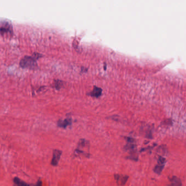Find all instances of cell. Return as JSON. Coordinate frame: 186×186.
I'll use <instances>...</instances> for the list:
<instances>
[{
  "label": "cell",
  "instance_id": "obj_3",
  "mask_svg": "<svg viewBox=\"0 0 186 186\" xmlns=\"http://www.w3.org/2000/svg\"><path fill=\"white\" fill-rule=\"evenodd\" d=\"M13 31V26L11 21L6 19L0 18V32L7 33Z\"/></svg>",
  "mask_w": 186,
  "mask_h": 186
},
{
  "label": "cell",
  "instance_id": "obj_7",
  "mask_svg": "<svg viewBox=\"0 0 186 186\" xmlns=\"http://www.w3.org/2000/svg\"><path fill=\"white\" fill-rule=\"evenodd\" d=\"M72 123V119L69 117L64 119H59L57 122V126L60 128H66L68 126L71 125Z\"/></svg>",
  "mask_w": 186,
  "mask_h": 186
},
{
  "label": "cell",
  "instance_id": "obj_12",
  "mask_svg": "<svg viewBox=\"0 0 186 186\" xmlns=\"http://www.w3.org/2000/svg\"><path fill=\"white\" fill-rule=\"evenodd\" d=\"M164 165H160V164H157L156 166L155 167V168L153 169L154 172H155L158 175H160L161 174V172H162L163 170L164 169Z\"/></svg>",
  "mask_w": 186,
  "mask_h": 186
},
{
  "label": "cell",
  "instance_id": "obj_10",
  "mask_svg": "<svg viewBox=\"0 0 186 186\" xmlns=\"http://www.w3.org/2000/svg\"><path fill=\"white\" fill-rule=\"evenodd\" d=\"M13 183H14L13 186H30L26 182H25V181L21 180L19 178L17 177L14 178Z\"/></svg>",
  "mask_w": 186,
  "mask_h": 186
},
{
  "label": "cell",
  "instance_id": "obj_4",
  "mask_svg": "<svg viewBox=\"0 0 186 186\" xmlns=\"http://www.w3.org/2000/svg\"><path fill=\"white\" fill-rule=\"evenodd\" d=\"M62 153V152L61 150H54L53 151V158L51 162V164L54 167H56L58 165Z\"/></svg>",
  "mask_w": 186,
  "mask_h": 186
},
{
  "label": "cell",
  "instance_id": "obj_2",
  "mask_svg": "<svg viewBox=\"0 0 186 186\" xmlns=\"http://www.w3.org/2000/svg\"><path fill=\"white\" fill-rule=\"evenodd\" d=\"M20 66L24 68H28L30 69L36 68L37 67V58L32 56H25L20 61Z\"/></svg>",
  "mask_w": 186,
  "mask_h": 186
},
{
  "label": "cell",
  "instance_id": "obj_5",
  "mask_svg": "<svg viewBox=\"0 0 186 186\" xmlns=\"http://www.w3.org/2000/svg\"><path fill=\"white\" fill-rule=\"evenodd\" d=\"M114 178L116 181V183L119 186L125 185L127 181H128L129 176L127 175H121V174H115Z\"/></svg>",
  "mask_w": 186,
  "mask_h": 186
},
{
  "label": "cell",
  "instance_id": "obj_8",
  "mask_svg": "<svg viewBox=\"0 0 186 186\" xmlns=\"http://www.w3.org/2000/svg\"><path fill=\"white\" fill-rule=\"evenodd\" d=\"M170 183L168 186H182V182L180 178L173 176L171 178H169Z\"/></svg>",
  "mask_w": 186,
  "mask_h": 186
},
{
  "label": "cell",
  "instance_id": "obj_11",
  "mask_svg": "<svg viewBox=\"0 0 186 186\" xmlns=\"http://www.w3.org/2000/svg\"><path fill=\"white\" fill-rule=\"evenodd\" d=\"M89 146H90V144L87 140H86V139H81L78 142L77 148L79 149H81V148H85V147H89Z\"/></svg>",
  "mask_w": 186,
  "mask_h": 186
},
{
  "label": "cell",
  "instance_id": "obj_1",
  "mask_svg": "<svg viewBox=\"0 0 186 186\" xmlns=\"http://www.w3.org/2000/svg\"><path fill=\"white\" fill-rule=\"evenodd\" d=\"M125 139L127 141V144L124 147V150L129 155L127 157V158L134 161H138V153L135 139L132 137H125Z\"/></svg>",
  "mask_w": 186,
  "mask_h": 186
},
{
  "label": "cell",
  "instance_id": "obj_13",
  "mask_svg": "<svg viewBox=\"0 0 186 186\" xmlns=\"http://www.w3.org/2000/svg\"><path fill=\"white\" fill-rule=\"evenodd\" d=\"M157 151L159 153H162V154H163V155H165V154L167 153V152H168V151H167V146H166L165 145H161V146H160L157 148Z\"/></svg>",
  "mask_w": 186,
  "mask_h": 186
},
{
  "label": "cell",
  "instance_id": "obj_15",
  "mask_svg": "<svg viewBox=\"0 0 186 186\" xmlns=\"http://www.w3.org/2000/svg\"><path fill=\"white\" fill-rule=\"evenodd\" d=\"M62 81L60 80H55V83H54V85L55 87L57 89H60L61 88V86L62 85Z\"/></svg>",
  "mask_w": 186,
  "mask_h": 186
},
{
  "label": "cell",
  "instance_id": "obj_14",
  "mask_svg": "<svg viewBox=\"0 0 186 186\" xmlns=\"http://www.w3.org/2000/svg\"><path fill=\"white\" fill-rule=\"evenodd\" d=\"M166 159L165 158L162 157L161 156H159L158 157V164H160V165H164L166 163Z\"/></svg>",
  "mask_w": 186,
  "mask_h": 186
},
{
  "label": "cell",
  "instance_id": "obj_16",
  "mask_svg": "<svg viewBox=\"0 0 186 186\" xmlns=\"http://www.w3.org/2000/svg\"><path fill=\"white\" fill-rule=\"evenodd\" d=\"M34 186H42V181L39 178L38 181H37L36 184L35 185H34Z\"/></svg>",
  "mask_w": 186,
  "mask_h": 186
},
{
  "label": "cell",
  "instance_id": "obj_9",
  "mask_svg": "<svg viewBox=\"0 0 186 186\" xmlns=\"http://www.w3.org/2000/svg\"><path fill=\"white\" fill-rule=\"evenodd\" d=\"M102 93V89L98 87L97 86H94L93 90L91 92H89V95H90L92 97H100Z\"/></svg>",
  "mask_w": 186,
  "mask_h": 186
},
{
  "label": "cell",
  "instance_id": "obj_6",
  "mask_svg": "<svg viewBox=\"0 0 186 186\" xmlns=\"http://www.w3.org/2000/svg\"><path fill=\"white\" fill-rule=\"evenodd\" d=\"M142 134L145 136V138L147 139H152V129L150 126H146L142 127L141 129Z\"/></svg>",
  "mask_w": 186,
  "mask_h": 186
}]
</instances>
